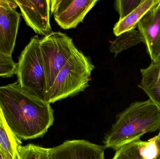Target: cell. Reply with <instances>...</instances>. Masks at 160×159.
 <instances>
[{
  "label": "cell",
  "mask_w": 160,
  "mask_h": 159,
  "mask_svg": "<svg viewBox=\"0 0 160 159\" xmlns=\"http://www.w3.org/2000/svg\"><path fill=\"white\" fill-rule=\"evenodd\" d=\"M0 109L8 127L20 140L42 137L54 120L51 104L25 92L18 82L0 87Z\"/></svg>",
  "instance_id": "obj_1"
},
{
  "label": "cell",
  "mask_w": 160,
  "mask_h": 159,
  "mask_svg": "<svg viewBox=\"0 0 160 159\" xmlns=\"http://www.w3.org/2000/svg\"><path fill=\"white\" fill-rule=\"evenodd\" d=\"M158 131H160L159 109L149 99L134 102L118 115L104 137L103 147L116 151Z\"/></svg>",
  "instance_id": "obj_2"
},
{
  "label": "cell",
  "mask_w": 160,
  "mask_h": 159,
  "mask_svg": "<svg viewBox=\"0 0 160 159\" xmlns=\"http://www.w3.org/2000/svg\"><path fill=\"white\" fill-rule=\"evenodd\" d=\"M95 67L89 57L77 49L57 74L49 91L48 103L74 97L83 91L89 86Z\"/></svg>",
  "instance_id": "obj_3"
},
{
  "label": "cell",
  "mask_w": 160,
  "mask_h": 159,
  "mask_svg": "<svg viewBox=\"0 0 160 159\" xmlns=\"http://www.w3.org/2000/svg\"><path fill=\"white\" fill-rule=\"evenodd\" d=\"M39 41L38 35L31 38L19 57L16 74L17 82L24 91L47 103V79Z\"/></svg>",
  "instance_id": "obj_4"
},
{
  "label": "cell",
  "mask_w": 160,
  "mask_h": 159,
  "mask_svg": "<svg viewBox=\"0 0 160 159\" xmlns=\"http://www.w3.org/2000/svg\"><path fill=\"white\" fill-rule=\"evenodd\" d=\"M47 79L48 95L58 73L77 51L73 39L61 32H53L39 41Z\"/></svg>",
  "instance_id": "obj_5"
},
{
  "label": "cell",
  "mask_w": 160,
  "mask_h": 159,
  "mask_svg": "<svg viewBox=\"0 0 160 159\" xmlns=\"http://www.w3.org/2000/svg\"><path fill=\"white\" fill-rule=\"evenodd\" d=\"M51 12L57 24L64 30L76 28L98 1L51 0Z\"/></svg>",
  "instance_id": "obj_6"
},
{
  "label": "cell",
  "mask_w": 160,
  "mask_h": 159,
  "mask_svg": "<svg viewBox=\"0 0 160 159\" xmlns=\"http://www.w3.org/2000/svg\"><path fill=\"white\" fill-rule=\"evenodd\" d=\"M14 1L0 0V53L12 57L18 31L21 14Z\"/></svg>",
  "instance_id": "obj_7"
},
{
  "label": "cell",
  "mask_w": 160,
  "mask_h": 159,
  "mask_svg": "<svg viewBox=\"0 0 160 159\" xmlns=\"http://www.w3.org/2000/svg\"><path fill=\"white\" fill-rule=\"evenodd\" d=\"M26 24L36 33L48 36L52 33L50 0H15Z\"/></svg>",
  "instance_id": "obj_8"
},
{
  "label": "cell",
  "mask_w": 160,
  "mask_h": 159,
  "mask_svg": "<svg viewBox=\"0 0 160 159\" xmlns=\"http://www.w3.org/2000/svg\"><path fill=\"white\" fill-rule=\"evenodd\" d=\"M104 147L83 140H68L49 148V159H105Z\"/></svg>",
  "instance_id": "obj_9"
},
{
  "label": "cell",
  "mask_w": 160,
  "mask_h": 159,
  "mask_svg": "<svg viewBox=\"0 0 160 159\" xmlns=\"http://www.w3.org/2000/svg\"><path fill=\"white\" fill-rule=\"evenodd\" d=\"M137 28L144 40L151 62H160V2L141 19Z\"/></svg>",
  "instance_id": "obj_10"
},
{
  "label": "cell",
  "mask_w": 160,
  "mask_h": 159,
  "mask_svg": "<svg viewBox=\"0 0 160 159\" xmlns=\"http://www.w3.org/2000/svg\"><path fill=\"white\" fill-rule=\"evenodd\" d=\"M159 155L157 135L148 141L139 140L122 147L112 159H158Z\"/></svg>",
  "instance_id": "obj_11"
},
{
  "label": "cell",
  "mask_w": 160,
  "mask_h": 159,
  "mask_svg": "<svg viewBox=\"0 0 160 159\" xmlns=\"http://www.w3.org/2000/svg\"><path fill=\"white\" fill-rule=\"evenodd\" d=\"M160 63L151 62L148 68L141 69L142 79L138 87L160 110Z\"/></svg>",
  "instance_id": "obj_12"
},
{
  "label": "cell",
  "mask_w": 160,
  "mask_h": 159,
  "mask_svg": "<svg viewBox=\"0 0 160 159\" xmlns=\"http://www.w3.org/2000/svg\"><path fill=\"white\" fill-rule=\"evenodd\" d=\"M21 140L8 127L0 109V154L3 159H19Z\"/></svg>",
  "instance_id": "obj_13"
},
{
  "label": "cell",
  "mask_w": 160,
  "mask_h": 159,
  "mask_svg": "<svg viewBox=\"0 0 160 159\" xmlns=\"http://www.w3.org/2000/svg\"><path fill=\"white\" fill-rule=\"evenodd\" d=\"M160 0H142L140 5L123 19L118 21L114 26L113 31L117 36L123 33L134 30L145 15Z\"/></svg>",
  "instance_id": "obj_14"
},
{
  "label": "cell",
  "mask_w": 160,
  "mask_h": 159,
  "mask_svg": "<svg viewBox=\"0 0 160 159\" xmlns=\"http://www.w3.org/2000/svg\"><path fill=\"white\" fill-rule=\"evenodd\" d=\"M144 42V40L140 31L134 29L117 36L110 44L109 49L110 52L114 53L115 57H116L122 51Z\"/></svg>",
  "instance_id": "obj_15"
},
{
  "label": "cell",
  "mask_w": 160,
  "mask_h": 159,
  "mask_svg": "<svg viewBox=\"0 0 160 159\" xmlns=\"http://www.w3.org/2000/svg\"><path fill=\"white\" fill-rule=\"evenodd\" d=\"M49 148L33 144L22 146L19 151V159H49Z\"/></svg>",
  "instance_id": "obj_16"
},
{
  "label": "cell",
  "mask_w": 160,
  "mask_h": 159,
  "mask_svg": "<svg viewBox=\"0 0 160 159\" xmlns=\"http://www.w3.org/2000/svg\"><path fill=\"white\" fill-rule=\"evenodd\" d=\"M142 0H118L114 4L115 8L119 15V20L124 18L135 10Z\"/></svg>",
  "instance_id": "obj_17"
},
{
  "label": "cell",
  "mask_w": 160,
  "mask_h": 159,
  "mask_svg": "<svg viewBox=\"0 0 160 159\" xmlns=\"http://www.w3.org/2000/svg\"><path fill=\"white\" fill-rule=\"evenodd\" d=\"M17 66L12 57L0 53V77H12L16 74Z\"/></svg>",
  "instance_id": "obj_18"
},
{
  "label": "cell",
  "mask_w": 160,
  "mask_h": 159,
  "mask_svg": "<svg viewBox=\"0 0 160 159\" xmlns=\"http://www.w3.org/2000/svg\"><path fill=\"white\" fill-rule=\"evenodd\" d=\"M0 159H3L2 156H1V154H0Z\"/></svg>",
  "instance_id": "obj_19"
},
{
  "label": "cell",
  "mask_w": 160,
  "mask_h": 159,
  "mask_svg": "<svg viewBox=\"0 0 160 159\" xmlns=\"http://www.w3.org/2000/svg\"><path fill=\"white\" fill-rule=\"evenodd\" d=\"M159 74L160 75V73H159Z\"/></svg>",
  "instance_id": "obj_20"
}]
</instances>
